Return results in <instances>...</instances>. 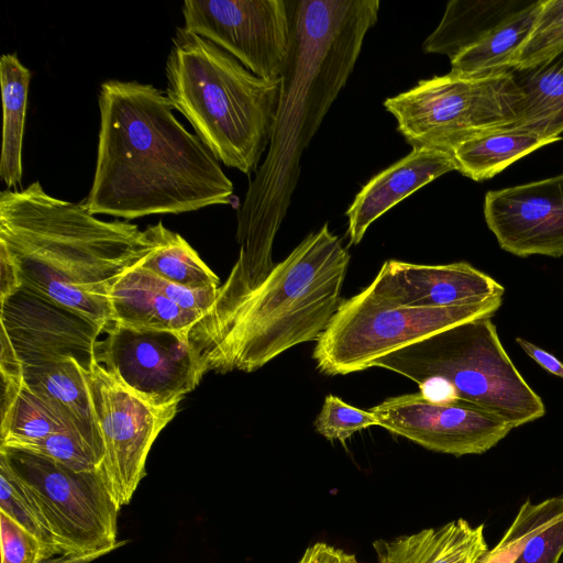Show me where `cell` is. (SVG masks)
I'll list each match as a JSON object with an SVG mask.
<instances>
[{
	"mask_svg": "<svg viewBox=\"0 0 563 563\" xmlns=\"http://www.w3.org/2000/svg\"><path fill=\"white\" fill-rule=\"evenodd\" d=\"M292 34L267 155L238 212L240 249L273 262L275 236L299 177V159L347 81L378 0L290 1Z\"/></svg>",
	"mask_w": 563,
	"mask_h": 563,
	"instance_id": "obj_1",
	"label": "cell"
},
{
	"mask_svg": "<svg viewBox=\"0 0 563 563\" xmlns=\"http://www.w3.org/2000/svg\"><path fill=\"white\" fill-rule=\"evenodd\" d=\"M99 109L96 169L82 202L91 214L133 220L230 203L232 181L162 90L107 80Z\"/></svg>",
	"mask_w": 563,
	"mask_h": 563,
	"instance_id": "obj_2",
	"label": "cell"
},
{
	"mask_svg": "<svg viewBox=\"0 0 563 563\" xmlns=\"http://www.w3.org/2000/svg\"><path fill=\"white\" fill-rule=\"evenodd\" d=\"M152 246L146 229L98 219L84 203L48 195L38 181L0 194V249L15 263L22 286L104 329L112 284Z\"/></svg>",
	"mask_w": 563,
	"mask_h": 563,
	"instance_id": "obj_3",
	"label": "cell"
},
{
	"mask_svg": "<svg viewBox=\"0 0 563 563\" xmlns=\"http://www.w3.org/2000/svg\"><path fill=\"white\" fill-rule=\"evenodd\" d=\"M350 253L328 223L308 234L233 309L187 332L199 373L254 372L318 340L336 312Z\"/></svg>",
	"mask_w": 563,
	"mask_h": 563,
	"instance_id": "obj_4",
	"label": "cell"
},
{
	"mask_svg": "<svg viewBox=\"0 0 563 563\" xmlns=\"http://www.w3.org/2000/svg\"><path fill=\"white\" fill-rule=\"evenodd\" d=\"M166 96L225 166L256 173L268 150L282 79L266 80L212 42L177 27Z\"/></svg>",
	"mask_w": 563,
	"mask_h": 563,
	"instance_id": "obj_5",
	"label": "cell"
},
{
	"mask_svg": "<svg viewBox=\"0 0 563 563\" xmlns=\"http://www.w3.org/2000/svg\"><path fill=\"white\" fill-rule=\"evenodd\" d=\"M415 382L428 398L463 402L518 428L545 406L505 351L492 318L472 320L374 362Z\"/></svg>",
	"mask_w": 563,
	"mask_h": 563,
	"instance_id": "obj_6",
	"label": "cell"
},
{
	"mask_svg": "<svg viewBox=\"0 0 563 563\" xmlns=\"http://www.w3.org/2000/svg\"><path fill=\"white\" fill-rule=\"evenodd\" d=\"M503 297L452 307L396 306L368 287L341 301L312 357L327 375H346L452 327L493 317Z\"/></svg>",
	"mask_w": 563,
	"mask_h": 563,
	"instance_id": "obj_7",
	"label": "cell"
},
{
	"mask_svg": "<svg viewBox=\"0 0 563 563\" xmlns=\"http://www.w3.org/2000/svg\"><path fill=\"white\" fill-rule=\"evenodd\" d=\"M521 95L509 70L479 77L454 74L420 80L384 101L397 130L412 147L452 152L484 132L516 119Z\"/></svg>",
	"mask_w": 563,
	"mask_h": 563,
	"instance_id": "obj_8",
	"label": "cell"
},
{
	"mask_svg": "<svg viewBox=\"0 0 563 563\" xmlns=\"http://www.w3.org/2000/svg\"><path fill=\"white\" fill-rule=\"evenodd\" d=\"M2 457L33 501L60 554L115 550L120 507L100 468L75 472L46 456L0 446Z\"/></svg>",
	"mask_w": 563,
	"mask_h": 563,
	"instance_id": "obj_9",
	"label": "cell"
},
{
	"mask_svg": "<svg viewBox=\"0 0 563 563\" xmlns=\"http://www.w3.org/2000/svg\"><path fill=\"white\" fill-rule=\"evenodd\" d=\"M88 385L104 446L99 468L121 509L145 476L150 450L179 404L162 408L147 404L97 362L88 372Z\"/></svg>",
	"mask_w": 563,
	"mask_h": 563,
	"instance_id": "obj_10",
	"label": "cell"
},
{
	"mask_svg": "<svg viewBox=\"0 0 563 563\" xmlns=\"http://www.w3.org/2000/svg\"><path fill=\"white\" fill-rule=\"evenodd\" d=\"M184 29L236 58L254 75L280 79L291 45L290 1L186 0Z\"/></svg>",
	"mask_w": 563,
	"mask_h": 563,
	"instance_id": "obj_11",
	"label": "cell"
},
{
	"mask_svg": "<svg viewBox=\"0 0 563 563\" xmlns=\"http://www.w3.org/2000/svg\"><path fill=\"white\" fill-rule=\"evenodd\" d=\"M95 361L121 385L154 407L179 404L200 383L187 334L110 322Z\"/></svg>",
	"mask_w": 563,
	"mask_h": 563,
	"instance_id": "obj_12",
	"label": "cell"
},
{
	"mask_svg": "<svg viewBox=\"0 0 563 563\" xmlns=\"http://www.w3.org/2000/svg\"><path fill=\"white\" fill-rule=\"evenodd\" d=\"M0 325L23 368L75 360L89 372L104 331L88 317L26 286L0 300Z\"/></svg>",
	"mask_w": 563,
	"mask_h": 563,
	"instance_id": "obj_13",
	"label": "cell"
},
{
	"mask_svg": "<svg viewBox=\"0 0 563 563\" xmlns=\"http://www.w3.org/2000/svg\"><path fill=\"white\" fill-rule=\"evenodd\" d=\"M369 410L387 431L454 456L485 453L514 429L478 408L432 400L421 391L388 398Z\"/></svg>",
	"mask_w": 563,
	"mask_h": 563,
	"instance_id": "obj_14",
	"label": "cell"
},
{
	"mask_svg": "<svg viewBox=\"0 0 563 563\" xmlns=\"http://www.w3.org/2000/svg\"><path fill=\"white\" fill-rule=\"evenodd\" d=\"M484 218L508 253L563 256V174L487 191Z\"/></svg>",
	"mask_w": 563,
	"mask_h": 563,
	"instance_id": "obj_15",
	"label": "cell"
},
{
	"mask_svg": "<svg viewBox=\"0 0 563 563\" xmlns=\"http://www.w3.org/2000/svg\"><path fill=\"white\" fill-rule=\"evenodd\" d=\"M367 287L396 306L428 308L479 303L505 291L467 262L423 265L388 260Z\"/></svg>",
	"mask_w": 563,
	"mask_h": 563,
	"instance_id": "obj_16",
	"label": "cell"
},
{
	"mask_svg": "<svg viewBox=\"0 0 563 563\" xmlns=\"http://www.w3.org/2000/svg\"><path fill=\"white\" fill-rule=\"evenodd\" d=\"M452 170H456L452 153L416 147L376 174L361 188L345 212L350 244H358L369 225L397 203Z\"/></svg>",
	"mask_w": 563,
	"mask_h": 563,
	"instance_id": "obj_17",
	"label": "cell"
},
{
	"mask_svg": "<svg viewBox=\"0 0 563 563\" xmlns=\"http://www.w3.org/2000/svg\"><path fill=\"white\" fill-rule=\"evenodd\" d=\"M23 380L67 429L81 437L103 460L104 446L88 385V371L77 361L66 360L23 368Z\"/></svg>",
	"mask_w": 563,
	"mask_h": 563,
	"instance_id": "obj_18",
	"label": "cell"
},
{
	"mask_svg": "<svg viewBox=\"0 0 563 563\" xmlns=\"http://www.w3.org/2000/svg\"><path fill=\"white\" fill-rule=\"evenodd\" d=\"M108 300L111 321L130 328L187 334L201 318L172 301L161 288L158 276L139 264L117 278L109 290Z\"/></svg>",
	"mask_w": 563,
	"mask_h": 563,
	"instance_id": "obj_19",
	"label": "cell"
},
{
	"mask_svg": "<svg viewBox=\"0 0 563 563\" xmlns=\"http://www.w3.org/2000/svg\"><path fill=\"white\" fill-rule=\"evenodd\" d=\"M521 95L519 112L504 129L525 130L549 139L563 132V49L529 67L508 69Z\"/></svg>",
	"mask_w": 563,
	"mask_h": 563,
	"instance_id": "obj_20",
	"label": "cell"
},
{
	"mask_svg": "<svg viewBox=\"0 0 563 563\" xmlns=\"http://www.w3.org/2000/svg\"><path fill=\"white\" fill-rule=\"evenodd\" d=\"M530 2L523 0H452L448 2L439 25L423 42V51L446 55L451 60Z\"/></svg>",
	"mask_w": 563,
	"mask_h": 563,
	"instance_id": "obj_21",
	"label": "cell"
},
{
	"mask_svg": "<svg viewBox=\"0 0 563 563\" xmlns=\"http://www.w3.org/2000/svg\"><path fill=\"white\" fill-rule=\"evenodd\" d=\"M404 563H477L488 551L484 525L459 518L390 539Z\"/></svg>",
	"mask_w": 563,
	"mask_h": 563,
	"instance_id": "obj_22",
	"label": "cell"
},
{
	"mask_svg": "<svg viewBox=\"0 0 563 563\" xmlns=\"http://www.w3.org/2000/svg\"><path fill=\"white\" fill-rule=\"evenodd\" d=\"M561 140L525 130L500 129L477 134L456 145L451 153L456 170L483 181L536 150Z\"/></svg>",
	"mask_w": 563,
	"mask_h": 563,
	"instance_id": "obj_23",
	"label": "cell"
},
{
	"mask_svg": "<svg viewBox=\"0 0 563 563\" xmlns=\"http://www.w3.org/2000/svg\"><path fill=\"white\" fill-rule=\"evenodd\" d=\"M543 0L531 1L510 15L473 46L451 59V71L479 77L514 67L518 53L528 38Z\"/></svg>",
	"mask_w": 563,
	"mask_h": 563,
	"instance_id": "obj_24",
	"label": "cell"
},
{
	"mask_svg": "<svg viewBox=\"0 0 563 563\" xmlns=\"http://www.w3.org/2000/svg\"><path fill=\"white\" fill-rule=\"evenodd\" d=\"M31 71L15 54L0 58V85L3 110L0 177L8 189L22 180V144Z\"/></svg>",
	"mask_w": 563,
	"mask_h": 563,
	"instance_id": "obj_25",
	"label": "cell"
},
{
	"mask_svg": "<svg viewBox=\"0 0 563 563\" xmlns=\"http://www.w3.org/2000/svg\"><path fill=\"white\" fill-rule=\"evenodd\" d=\"M153 246L139 266L158 277L191 289L219 288V277L194 247L162 222L146 228Z\"/></svg>",
	"mask_w": 563,
	"mask_h": 563,
	"instance_id": "obj_26",
	"label": "cell"
},
{
	"mask_svg": "<svg viewBox=\"0 0 563 563\" xmlns=\"http://www.w3.org/2000/svg\"><path fill=\"white\" fill-rule=\"evenodd\" d=\"M0 446H22L67 430L51 408L26 385L0 417Z\"/></svg>",
	"mask_w": 563,
	"mask_h": 563,
	"instance_id": "obj_27",
	"label": "cell"
},
{
	"mask_svg": "<svg viewBox=\"0 0 563 563\" xmlns=\"http://www.w3.org/2000/svg\"><path fill=\"white\" fill-rule=\"evenodd\" d=\"M539 505L536 527L515 563H559L563 554V495Z\"/></svg>",
	"mask_w": 563,
	"mask_h": 563,
	"instance_id": "obj_28",
	"label": "cell"
},
{
	"mask_svg": "<svg viewBox=\"0 0 563 563\" xmlns=\"http://www.w3.org/2000/svg\"><path fill=\"white\" fill-rule=\"evenodd\" d=\"M563 49V0H543L533 27L514 67L539 64Z\"/></svg>",
	"mask_w": 563,
	"mask_h": 563,
	"instance_id": "obj_29",
	"label": "cell"
},
{
	"mask_svg": "<svg viewBox=\"0 0 563 563\" xmlns=\"http://www.w3.org/2000/svg\"><path fill=\"white\" fill-rule=\"evenodd\" d=\"M0 511L27 530L53 553L60 555L53 536L33 501L23 490L5 461L0 457Z\"/></svg>",
	"mask_w": 563,
	"mask_h": 563,
	"instance_id": "obj_30",
	"label": "cell"
},
{
	"mask_svg": "<svg viewBox=\"0 0 563 563\" xmlns=\"http://www.w3.org/2000/svg\"><path fill=\"white\" fill-rule=\"evenodd\" d=\"M16 449L46 456L75 472L93 471L102 463V457L81 437L69 429L54 432Z\"/></svg>",
	"mask_w": 563,
	"mask_h": 563,
	"instance_id": "obj_31",
	"label": "cell"
},
{
	"mask_svg": "<svg viewBox=\"0 0 563 563\" xmlns=\"http://www.w3.org/2000/svg\"><path fill=\"white\" fill-rule=\"evenodd\" d=\"M372 426H378V421L371 410L351 406L333 395L324 398L321 411L314 420L319 434L330 441L339 440L343 445L355 432Z\"/></svg>",
	"mask_w": 563,
	"mask_h": 563,
	"instance_id": "obj_32",
	"label": "cell"
},
{
	"mask_svg": "<svg viewBox=\"0 0 563 563\" xmlns=\"http://www.w3.org/2000/svg\"><path fill=\"white\" fill-rule=\"evenodd\" d=\"M1 563H40L53 553L36 537L0 511Z\"/></svg>",
	"mask_w": 563,
	"mask_h": 563,
	"instance_id": "obj_33",
	"label": "cell"
},
{
	"mask_svg": "<svg viewBox=\"0 0 563 563\" xmlns=\"http://www.w3.org/2000/svg\"><path fill=\"white\" fill-rule=\"evenodd\" d=\"M297 563H362L356 555L325 542L309 545Z\"/></svg>",
	"mask_w": 563,
	"mask_h": 563,
	"instance_id": "obj_34",
	"label": "cell"
},
{
	"mask_svg": "<svg viewBox=\"0 0 563 563\" xmlns=\"http://www.w3.org/2000/svg\"><path fill=\"white\" fill-rule=\"evenodd\" d=\"M0 300H2L22 286L19 269L3 249H0Z\"/></svg>",
	"mask_w": 563,
	"mask_h": 563,
	"instance_id": "obj_35",
	"label": "cell"
},
{
	"mask_svg": "<svg viewBox=\"0 0 563 563\" xmlns=\"http://www.w3.org/2000/svg\"><path fill=\"white\" fill-rule=\"evenodd\" d=\"M519 346L543 369L563 379V363L553 354L542 350L523 338H516Z\"/></svg>",
	"mask_w": 563,
	"mask_h": 563,
	"instance_id": "obj_36",
	"label": "cell"
},
{
	"mask_svg": "<svg viewBox=\"0 0 563 563\" xmlns=\"http://www.w3.org/2000/svg\"><path fill=\"white\" fill-rule=\"evenodd\" d=\"M112 550H102L90 553L82 554H60L58 556H53L49 559H45L40 563H90L108 553Z\"/></svg>",
	"mask_w": 563,
	"mask_h": 563,
	"instance_id": "obj_37",
	"label": "cell"
},
{
	"mask_svg": "<svg viewBox=\"0 0 563 563\" xmlns=\"http://www.w3.org/2000/svg\"><path fill=\"white\" fill-rule=\"evenodd\" d=\"M378 563H404L390 540L378 539L373 543Z\"/></svg>",
	"mask_w": 563,
	"mask_h": 563,
	"instance_id": "obj_38",
	"label": "cell"
}]
</instances>
